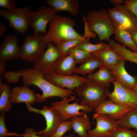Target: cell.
<instances>
[{"label":"cell","instance_id":"cell-1","mask_svg":"<svg viewBox=\"0 0 137 137\" xmlns=\"http://www.w3.org/2000/svg\"><path fill=\"white\" fill-rule=\"evenodd\" d=\"M22 77L23 85L29 86L36 85L42 92V95L36 93V102H43L46 101L48 98L53 96L60 97L62 99L73 94V90L58 87L47 81L44 75L33 68L22 69L15 72L7 71L4 78L7 83L19 82L20 77Z\"/></svg>","mask_w":137,"mask_h":137},{"label":"cell","instance_id":"cell-2","mask_svg":"<svg viewBox=\"0 0 137 137\" xmlns=\"http://www.w3.org/2000/svg\"><path fill=\"white\" fill-rule=\"evenodd\" d=\"M74 21L67 16L56 15L49 22V28L43 36L44 41L53 42L56 46L65 41L80 39L90 42L89 39L84 38L73 28Z\"/></svg>","mask_w":137,"mask_h":137},{"label":"cell","instance_id":"cell-3","mask_svg":"<svg viewBox=\"0 0 137 137\" xmlns=\"http://www.w3.org/2000/svg\"><path fill=\"white\" fill-rule=\"evenodd\" d=\"M83 19L90 30L97 34L100 41L109 42L115 28L106 8H102L99 10L92 9L83 16Z\"/></svg>","mask_w":137,"mask_h":137},{"label":"cell","instance_id":"cell-4","mask_svg":"<svg viewBox=\"0 0 137 137\" xmlns=\"http://www.w3.org/2000/svg\"><path fill=\"white\" fill-rule=\"evenodd\" d=\"M107 87L89 80L75 89L77 95L81 97L79 104L94 109L108 98Z\"/></svg>","mask_w":137,"mask_h":137},{"label":"cell","instance_id":"cell-5","mask_svg":"<svg viewBox=\"0 0 137 137\" xmlns=\"http://www.w3.org/2000/svg\"><path fill=\"white\" fill-rule=\"evenodd\" d=\"M43 35L34 33L31 35L26 37L21 47V58L22 59L35 62L40 57L47 46Z\"/></svg>","mask_w":137,"mask_h":137},{"label":"cell","instance_id":"cell-6","mask_svg":"<svg viewBox=\"0 0 137 137\" xmlns=\"http://www.w3.org/2000/svg\"><path fill=\"white\" fill-rule=\"evenodd\" d=\"M31 12L30 9L28 6L19 7L11 10L1 9L0 15L9 22L10 27L20 33L24 34L30 26Z\"/></svg>","mask_w":137,"mask_h":137},{"label":"cell","instance_id":"cell-7","mask_svg":"<svg viewBox=\"0 0 137 137\" xmlns=\"http://www.w3.org/2000/svg\"><path fill=\"white\" fill-rule=\"evenodd\" d=\"M26 104L28 111L40 114L45 119L46 127L44 129L37 131L38 134L42 135L44 137H51L64 121L59 113L51 107L44 106L42 109H39L27 103Z\"/></svg>","mask_w":137,"mask_h":137},{"label":"cell","instance_id":"cell-8","mask_svg":"<svg viewBox=\"0 0 137 137\" xmlns=\"http://www.w3.org/2000/svg\"><path fill=\"white\" fill-rule=\"evenodd\" d=\"M113 26H117L129 33L137 30V18L123 5L116 6L107 11Z\"/></svg>","mask_w":137,"mask_h":137},{"label":"cell","instance_id":"cell-9","mask_svg":"<svg viewBox=\"0 0 137 137\" xmlns=\"http://www.w3.org/2000/svg\"><path fill=\"white\" fill-rule=\"evenodd\" d=\"M74 100H75V96L66 97L60 101L52 102L51 107L59 113L63 121L75 116L83 115L94 110L93 108L78 103V100L73 103H69L70 102Z\"/></svg>","mask_w":137,"mask_h":137},{"label":"cell","instance_id":"cell-10","mask_svg":"<svg viewBox=\"0 0 137 137\" xmlns=\"http://www.w3.org/2000/svg\"><path fill=\"white\" fill-rule=\"evenodd\" d=\"M57 11L53 7L42 5L36 11L31 12L30 24L34 33L46 34V26L56 15Z\"/></svg>","mask_w":137,"mask_h":137},{"label":"cell","instance_id":"cell-11","mask_svg":"<svg viewBox=\"0 0 137 137\" xmlns=\"http://www.w3.org/2000/svg\"><path fill=\"white\" fill-rule=\"evenodd\" d=\"M46 49L40 57L34 62L33 68L44 75L53 72L54 66L61 57L58 48L50 42L47 43Z\"/></svg>","mask_w":137,"mask_h":137},{"label":"cell","instance_id":"cell-12","mask_svg":"<svg viewBox=\"0 0 137 137\" xmlns=\"http://www.w3.org/2000/svg\"><path fill=\"white\" fill-rule=\"evenodd\" d=\"M135 108L129 105L119 104L106 99L94 109V111L95 114L106 115L114 120H118Z\"/></svg>","mask_w":137,"mask_h":137},{"label":"cell","instance_id":"cell-13","mask_svg":"<svg viewBox=\"0 0 137 137\" xmlns=\"http://www.w3.org/2000/svg\"><path fill=\"white\" fill-rule=\"evenodd\" d=\"M45 78L54 85L62 89L73 90L87 81V78L75 73L71 76L60 75L52 72L44 75Z\"/></svg>","mask_w":137,"mask_h":137},{"label":"cell","instance_id":"cell-14","mask_svg":"<svg viewBox=\"0 0 137 137\" xmlns=\"http://www.w3.org/2000/svg\"><path fill=\"white\" fill-rule=\"evenodd\" d=\"M112 83L114 90L109 93L108 98L116 103L129 105L137 108V94L115 80Z\"/></svg>","mask_w":137,"mask_h":137},{"label":"cell","instance_id":"cell-15","mask_svg":"<svg viewBox=\"0 0 137 137\" xmlns=\"http://www.w3.org/2000/svg\"><path fill=\"white\" fill-rule=\"evenodd\" d=\"M21 47L18 45L17 37L11 34L6 36L0 46V61L7 62L21 58Z\"/></svg>","mask_w":137,"mask_h":137},{"label":"cell","instance_id":"cell-16","mask_svg":"<svg viewBox=\"0 0 137 137\" xmlns=\"http://www.w3.org/2000/svg\"><path fill=\"white\" fill-rule=\"evenodd\" d=\"M93 119L96 122L95 128L87 132L89 137H108L109 132L119 126L118 120H114L106 115L94 113Z\"/></svg>","mask_w":137,"mask_h":137},{"label":"cell","instance_id":"cell-17","mask_svg":"<svg viewBox=\"0 0 137 137\" xmlns=\"http://www.w3.org/2000/svg\"><path fill=\"white\" fill-rule=\"evenodd\" d=\"M125 61L121 59L117 64L109 71L115 81L124 87L132 90L137 84V76L129 74L125 67Z\"/></svg>","mask_w":137,"mask_h":137},{"label":"cell","instance_id":"cell-18","mask_svg":"<svg viewBox=\"0 0 137 137\" xmlns=\"http://www.w3.org/2000/svg\"><path fill=\"white\" fill-rule=\"evenodd\" d=\"M11 91V101L12 104L25 102L31 105L36 102V93L29 86L23 85L20 87H15Z\"/></svg>","mask_w":137,"mask_h":137},{"label":"cell","instance_id":"cell-19","mask_svg":"<svg viewBox=\"0 0 137 137\" xmlns=\"http://www.w3.org/2000/svg\"><path fill=\"white\" fill-rule=\"evenodd\" d=\"M76 64L71 55L61 57L55 64L52 72L60 75L71 76L77 68Z\"/></svg>","mask_w":137,"mask_h":137},{"label":"cell","instance_id":"cell-20","mask_svg":"<svg viewBox=\"0 0 137 137\" xmlns=\"http://www.w3.org/2000/svg\"><path fill=\"white\" fill-rule=\"evenodd\" d=\"M46 3L57 12L67 11L72 16H76L79 12V3L77 0H47Z\"/></svg>","mask_w":137,"mask_h":137},{"label":"cell","instance_id":"cell-21","mask_svg":"<svg viewBox=\"0 0 137 137\" xmlns=\"http://www.w3.org/2000/svg\"><path fill=\"white\" fill-rule=\"evenodd\" d=\"M100 59L104 65L110 71L113 68L121 59L119 55L112 48L104 49L92 53Z\"/></svg>","mask_w":137,"mask_h":137},{"label":"cell","instance_id":"cell-22","mask_svg":"<svg viewBox=\"0 0 137 137\" xmlns=\"http://www.w3.org/2000/svg\"><path fill=\"white\" fill-rule=\"evenodd\" d=\"M70 121L74 132L80 137H89L87 131L90 130L91 123L87 113L85 114L73 117Z\"/></svg>","mask_w":137,"mask_h":137},{"label":"cell","instance_id":"cell-23","mask_svg":"<svg viewBox=\"0 0 137 137\" xmlns=\"http://www.w3.org/2000/svg\"><path fill=\"white\" fill-rule=\"evenodd\" d=\"M104 65L103 62L99 58L92 55L86 59L80 66L76 68L74 73L84 76L92 74L96 69Z\"/></svg>","mask_w":137,"mask_h":137},{"label":"cell","instance_id":"cell-24","mask_svg":"<svg viewBox=\"0 0 137 137\" xmlns=\"http://www.w3.org/2000/svg\"><path fill=\"white\" fill-rule=\"evenodd\" d=\"M99 68L95 72L87 75V78L91 81L108 88L110 83H112L115 80V79L109 71L104 65H103Z\"/></svg>","mask_w":137,"mask_h":137},{"label":"cell","instance_id":"cell-25","mask_svg":"<svg viewBox=\"0 0 137 137\" xmlns=\"http://www.w3.org/2000/svg\"><path fill=\"white\" fill-rule=\"evenodd\" d=\"M0 79V114H5L11 109L12 103L11 101V91L9 85L5 82L2 83Z\"/></svg>","mask_w":137,"mask_h":137},{"label":"cell","instance_id":"cell-26","mask_svg":"<svg viewBox=\"0 0 137 137\" xmlns=\"http://www.w3.org/2000/svg\"><path fill=\"white\" fill-rule=\"evenodd\" d=\"M115 28L114 38L117 41L122 44L134 52H137V46L134 43L130 34L118 26H113Z\"/></svg>","mask_w":137,"mask_h":137},{"label":"cell","instance_id":"cell-27","mask_svg":"<svg viewBox=\"0 0 137 137\" xmlns=\"http://www.w3.org/2000/svg\"><path fill=\"white\" fill-rule=\"evenodd\" d=\"M118 121L120 127L129 129L131 127L137 130V108L130 111Z\"/></svg>","mask_w":137,"mask_h":137},{"label":"cell","instance_id":"cell-28","mask_svg":"<svg viewBox=\"0 0 137 137\" xmlns=\"http://www.w3.org/2000/svg\"><path fill=\"white\" fill-rule=\"evenodd\" d=\"M115 50L121 58L125 61L137 64V52H132L119 44L116 46Z\"/></svg>","mask_w":137,"mask_h":137},{"label":"cell","instance_id":"cell-29","mask_svg":"<svg viewBox=\"0 0 137 137\" xmlns=\"http://www.w3.org/2000/svg\"><path fill=\"white\" fill-rule=\"evenodd\" d=\"M75 47L91 53L110 48L108 44L101 42L96 44L83 42Z\"/></svg>","mask_w":137,"mask_h":137},{"label":"cell","instance_id":"cell-30","mask_svg":"<svg viewBox=\"0 0 137 137\" xmlns=\"http://www.w3.org/2000/svg\"><path fill=\"white\" fill-rule=\"evenodd\" d=\"M71 55L77 64H81L86 59L91 56L92 53L76 47L71 48L68 51L67 55Z\"/></svg>","mask_w":137,"mask_h":137},{"label":"cell","instance_id":"cell-31","mask_svg":"<svg viewBox=\"0 0 137 137\" xmlns=\"http://www.w3.org/2000/svg\"><path fill=\"white\" fill-rule=\"evenodd\" d=\"M90 43L80 39H74L62 42L56 46L59 50L61 57L67 55L68 51L81 42Z\"/></svg>","mask_w":137,"mask_h":137},{"label":"cell","instance_id":"cell-32","mask_svg":"<svg viewBox=\"0 0 137 137\" xmlns=\"http://www.w3.org/2000/svg\"><path fill=\"white\" fill-rule=\"evenodd\" d=\"M108 136V137H137V132L118 126L110 131Z\"/></svg>","mask_w":137,"mask_h":137},{"label":"cell","instance_id":"cell-33","mask_svg":"<svg viewBox=\"0 0 137 137\" xmlns=\"http://www.w3.org/2000/svg\"><path fill=\"white\" fill-rule=\"evenodd\" d=\"M72 128L70 121H64L51 137H63L64 134Z\"/></svg>","mask_w":137,"mask_h":137},{"label":"cell","instance_id":"cell-34","mask_svg":"<svg viewBox=\"0 0 137 137\" xmlns=\"http://www.w3.org/2000/svg\"><path fill=\"white\" fill-rule=\"evenodd\" d=\"M5 114H0V137H8L11 136H20L21 134L9 132L5 122Z\"/></svg>","mask_w":137,"mask_h":137},{"label":"cell","instance_id":"cell-35","mask_svg":"<svg viewBox=\"0 0 137 137\" xmlns=\"http://www.w3.org/2000/svg\"><path fill=\"white\" fill-rule=\"evenodd\" d=\"M137 18V0H126L123 5Z\"/></svg>","mask_w":137,"mask_h":137},{"label":"cell","instance_id":"cell-36","mask_svg":"<svg viewBox=\"0 0 137 137\" xmlns=\"http://www.w3.org/2000/svg\"><path fill=\"white\" fill-rule=\"evenodd\" d=\"M0 6L11 10L16 8V4L14 0H0Z\"/></svg>","mask_w":137,"mask_h":137},{"label":"cell","instance_id":"cell-37","mask_svg":"<svg viewBox=\"0 0 137 137\" xmlns=\"http://www.w3.org/2000/svg\"><path fill=\"white\" fill-rule=\"evenodd\" d=\"M37 131L31 127L27 128L24 132L21 134V137H44L42 135L38 134Z\"/></svg>","mask_w":137,"mask_h":137},{"label":"cell","instance_id":"cell-38","mask_svg":"<svg viewBox=\"0 0 137 137\" xmlns=\"http://www.w3.org/2000/svg\"><path fill=\"white\" fill-rule=\"evenodd\" d=\"M7 62L0 61V77L4 76L6 71Z\"/></svg>","mask_w":137,"mask_h":137},{"label":"cell","instance_id":"cell-39","mask_svg":"<svg viewBox=\"0 0 137 137\" xmlns=\"http://www.w3.org/2000/svg\"><path fill=\"white\" fill-rule=\"evenodd\" d=\"M130 34L132 39L137 46V30L131 32Z\"/></svg>","mask_w":137,"mask_h":137},{"label":"cell","instance_id":"cell-40","mask_svg":"<svg viewBox=\"0 0 137 137\" xmlns=\"http://www.w3.org/2000/svg\"><path fill=\"white\" fill-rule=\"evenodd\" d=\"M6 29L5 25L1 22H0V37H2L3 36L4 32Z\"/></svg>","mask_w":137,"mask_h":137},{"label":"cell","instance_id":"cell-41","mask_svg":"<svg viewBox=\"0 0 137 137\" xmlns=\"http://www.w3.org/2000/svg\"><path fill=\"white\" fill-rule=\"evenodd\" d=\"M109 1L115 6L121 5L124 2L122 0H110Z\"/></svg>","mask_w":137,"mask_h":137},{"label":"cell","instance_id":"cell-42","mask_svg":"<svg viewBox=\"0 0 137 137\" xmlns=\"http://www.w3.org/2000/svg\"><path fill=\"white\" fill-rule=\"evenodd\" d=\"M132 90L137 94V84L133 87Z\"/></svg>","mask_w":137,"mask_h":137},{"label":"cell","instance_id":"cell-43","mask_svg":"<svg viewBox=\"0 0 137 137\" xmlns=\"http://www.w3.org/2000/svg\"><path fill=\"white\" fill-rule=\"evenodd\" d=\"M63 137H76L74 135H72V134H70L68 135H66L64 136H63Z\"/></svg>","mask_w":137,"mask_h":137}]
</instances>
